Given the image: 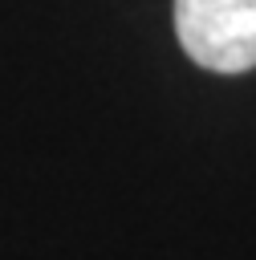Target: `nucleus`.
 Returning a JSON list of instances; mask_svg holds the SVG:
<instances>
[{
    "mask_svg": "<svg viewBox=\"0 0 256 260\" xmlns=\"http://www.w3.org/2000/svg\"><path fill=\"white\" fill-rule=\"evenodd\" d=\"M175 32L199 69H256V0H175Z\"/></svg>",
    "mask_w": 256,
    "mask_h": 260,
    "instance_id": "1",
    "label": "nucleus"
}]
</instances>
